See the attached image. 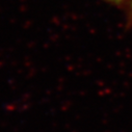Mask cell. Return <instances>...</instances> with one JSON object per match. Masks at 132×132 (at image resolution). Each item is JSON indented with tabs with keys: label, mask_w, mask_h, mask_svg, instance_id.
I'll list each match as a JSON object with an SVG mask.
<instances>
[{
	"label": "cell",
	"mask_w": 132,
	"mask_h": 132,
	"mask_svg": "<svg viewBox=\"0 0 132 132\" xmlns=\"http://www.w3.org/2000/svg\"><path fill=\"white\" fill-rule=\"evenodd\" d=\"M103 1L116 6L124 15L126 26H132V0H103Z\"/></svg>",
	"instance_id": "obj_1"
}]
</instances>
